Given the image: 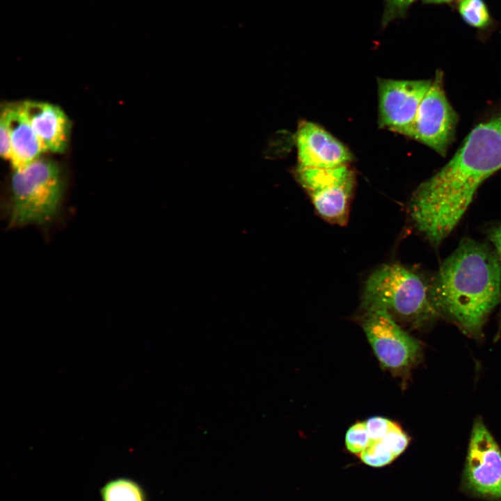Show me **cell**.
Masks as SVG:
<instances>
[{"label":"cell","instance_id":"23","mask_svg":"<svg viewBox=\"0 0 501 501\" xmlns=\"http://www.w3.org/2000/svg\"><path fill=\"white\" fill-rule=\"evenodd\" d=\"M454 1V0H440L439 3L449 2V1Z\"/></svg>","mask_w":501,"mask_h":501},{"label":"cell","instance_id":"5","mask_svg":"<svg viewBox=\"0 0 501 501\" xmlns=\"http://www.w3.org/2000/svg\"><path fill=\"white\" fill-rule=\"evenodd\" d=\"M362 326L384 369L395 375H406L420 360V343L404 331L385 310H365Z\"/></svg>","mask_w":501,"mask_h":501},{"label":"cell","instance_id":"21","mask_svg":"<svg viewBox=\"0 0 501 501\" xmlns=\"http://www.w3.org/2000/svg\"><path fill=\"white\" fill-rule=\"evenodd\" d=\"M486 234L496 253L501 271V223L490 227Z\"/></svg>","mask_w":501,"mask_h":501},{"label":"cell","instance_id":"8","mask_svg":"<svg viewBox=\"0 0 501 501\" xmlns=\"http://www.w3.org/2000/svg\"><path fill=\"white\" fill-rule=\"evenodd\" d=\"M458 116L450 103L438 70L424 96L408 136L445 156L454 140Z\"/></svg>","mask_w":501,"mask_h":501},{"label":"cell","instance_id":"7","mask_svg":"<svg viewBox=\"0 0 501 501\" xmlns=\"http://www.w3.org/2000/svg\"><path fill=\"white\" fill-rule=\"evenodd\" d=\"M296 176L323 218L338 225L347 222L354 185L353 173L347 165L329 168L299 166Z\"/></svg>","mask_w":501,"mask_h":501},{"label":"cell","instance_id":"3","mask_svg":"<svg viewBox=\"0 0 501 501\" xmlns=\"http://www.w3.org/2000/svg\"><path fill=\"white\" fill-rule=\"evenodd\" d=\"M362 308L384 310L394 319L416 328L440 317L430 299L429 286L418 274L399 264H383L369 276Z\"/></svg>","mask_w":501,"mask_h":501},{"label":"cell","instance_id":"1","mask_svg":"<svg viewBox=\"0 0 501 501\" xmlns=\"http://www.w3.org/2000/svg\"><path fill=\"white\" fill-rule=\"evenodd\" d=\"M429 293L440 316L480 339L489 315L501 302V271L493 247L463 239L441 264Z\"/></svg>","mask_w":501,"mask_h":501},{"label":"cell","instance_id":"11","mask_svg":"<svg viewBox=\"0 0 501 501\" xmlns=\"http://www.w3.org/2000/svg\"><path fill=\"white\" fill-rule=\"evenodd\" d=\"M24 113L45 151L63 152L68 145L70 122L58 106L44 102H22Z\"/></svg>","mask_w":501,"mask_h":501},{"label":"cell","instance_id":"2","mask_svg":"<svg viewBox=\"0 0 501 501\" xmlns=\"http://www.w3.org/2000/svg\"><path fill=\"white\" fill-rule=\"evenodd\" d=\"M501 169V110L471 130L459 149L415 191L422 214L453 230L480 185Z\"/></svg>","mask_w":501,"mask_h":501},{"label":"cell","instance_id":"19","mask_svg":"<svg viewBox=\"0 0 501 501\" xmlns=\"http://www.w3.org/2000/svg\"><path fill=\"white\" fill-rule=\"evenodd\" d=\"M393 423L394 422L389 419L379 416H374L367 419L365 424L371 442L383 439Z\"/></svg>","mask_w":501,"mask_h":501},{"label":"cell","instance_id":"18","mask_svg":"<svg viewBox=\"0 0 501 501\" xmlns=\"http://www.w3.org/2000/svg\"><path fill=\"white\" fill-rule=\"evenodd\" d=\"M384 10L381 17V26H386L394 19L404 17L411 6L416 0H383Z\"/></svg>","mask_w":501,"mask_h":501},{"label":"cell","instance_id":"10","mask_svg":"<svg viewBox=\"0 0 501 501\" xmlns=\"http://www.w3.org/2000/svg\"><path fill=\"white\" fill-rule=\"evenodd\" d=\"M299 166L329 168L347 165L352 159L349 150L318 125L304 121L296 134Z\"/></svg>","mask_w":501,"mask_h":501},{"label":"cell","instance_id":"14","mask_svg":"<svg viewBox=\"0 0 501 501\" xmlns=\"http://www.w3.org/2000/svg\"><path fill=\"white\" fill-rule=\"evenodd\" d=\"M459 12L463 21L471 26L484 28L489 24V12L483 0H462Z\"/></svg>","mask_w":501,"mask_h":501},{"label":"cell","instance_id":"15","mask_svg":"<svg viewBox=\"0 0 501 501\" xmlns=\"http://www.w3.org/2000/svg\"><path fill=\"white\" fill-rule=\"evenodd\" d=\"M358 456L363 463L373 468L385 466L397 458L381 440L372 442Z\"/></svg>","mask_w":501,"mask_h":501},{"label":"cell","instance_id":"13","mask_svg":"<svg viewBox=\"0 0 501 501\" xmlns=\"http://www.w3.org/2000/svg\"><path fill=\"white\" fill-rule=\"evenodd\" d=\"M102 501H148L142 486L129 477H117L107 481L100 489Z\"/></svg>","mask_w":501,"mask_h":501},{"label":"cell","instance_id":"4","mask_svg":"<svg viewBox=\"0 0 501 501\" xmlns=\"http://www.w3.org/2000/svg\"><path fill=\"white\" fill-rule=\"evenodd\" d=\"M64 192V181L58 165L39 157L13 169L7 206L11 227L43 225L58 215Z\"/></svg>","mask_w":501,"mask_h":501},{"label":"cell","instance_id":"17","mask_svg":"<svg viewBox=\"0 0 501 501\" xmlns=\"http://www.w3.org/2000/svg\"><path fill=\"white\" fill-rule=\"evenodd\" d=\"M410 437L394 422L386 435L381 440L392 451L396 457L401 455L407 448L410 443Z\"/></svg>","mask_w":501,"mask_h":501},{"label":"cell","instance_id":"16","mask_svg":"<svg viewBox=\"0 0 501 501\" xmlns=\"http://www.w3.org/2000/svg\"><path fill=\"white\" fill-rule=\"evenodd\" d=\"M365 422H358L351 426L345 435V445L351 453L359 456L370 445Z\"/></svg>","mask_w":501,"mask_h":501},{"label":"cell","instance_id":"20","mask_svg":"<svg viewBox=\"0 0 501 501\" xmlns=\"http://www.w3.org/2000/svg\"><path fill=\"white\" fill-rule=\"evenodd\" d=\"M0 153L1 157L10 161L11 155L10 132L6 116L2 112L0 118Z\"/></svg>","mask_w":501,"mask_h":501},{"label":"cell","instance_id":"6","mask_svg":"<svg viewBox=\"0 0 501 501\" xmlns=\"http://www.w3.org/2000/svg\"><path fill=\"white\" fill-rule=\"evenodd\" d=\"M461 488L479 498L501 500V450L480 418L471 431Z\"/></svg>","mask_w":501,"mask_h":501},{"label":"cell","instance_id":"22","mask_svg":"<svg viewBox=\"0 0 501 501\" xmlns=\"http://www.w3.org/2000/svg\"><path fill=\"white\" fill-rule=\"evenodd\" d=\"M423 1H424V2H426V3H439L440 0H423Z\"/></svg>","mask_w":501,"mask_h":501},{"label":"cell","instance_id":"12","mask_svg":"<svg viewBox=\"0 0 501 501\" xmlns=\"http://www.w3.org/2000/svg\"><path fill=\"white\" fill-rule=\"evenodd\" d=\"M6 116L10 138V161L13 169L22 167L40 157L45 152L31 127L22 103L6 105L1 109Z\"/></svg>","mask_w":501,"mask_h":501},{"label":"cell","instance_id":"9","mask_svg":"<svg viewBox=\"0 0 501 501\" xmlns=\"http://www.w3.org/2000/svg\"><path fill=\"white\" fill-rule=\"evenodd\" d=\"M431 81L379 79V127L408 136Z\"/></svg>","mask_w":501,"mask_h":501}]
</instances>
